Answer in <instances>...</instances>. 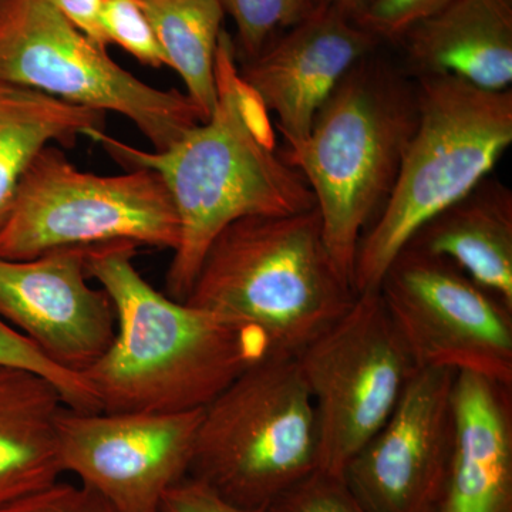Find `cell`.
Wrapping results in <instances>:
<instances>
[{"mask_svg": "<svg viewBox=\"0 0 512 512\" xmlns=\"http://www.w3.org/2000/svg\"><path fill=\"white\" fill-rule=\"evenodd\" d=\"M234 42L222 30L217 50L218 99L207 121L165 150L144 151L92 130L87 138L114 160L160 175L173 198L180 241L167 272L168 296L184 302L214 239L232 222L316 208L303 175L272 146L262 107L239 77Z\"/></svg>", "mask_w": 512, "mask_h": 512, "instance_id": "cell-1", "label": "cell"}, {"mask_svg": "<svg viewBox=\"0 0 512 512\" xmlns=\"http://www.w3.org/2000/svg\"><path fill=\"white\" fill-rule=\"evenodd\" d=\"M137 248L113 242L87 249V274L113 303L116 335L84 379L101 412L204 409L271 356L266 340L251 326L158 292L134 266Z\"/></svg>", "mask_w": 512, "mask_h": 512, "instance_id": "cell-2", "label": "cell"}, {"mask_svg": "<svg viewBox=\"0 0 512 512\" xmlns=\"http://www.w3.org/2000/svg\"><path fill=\"white\" fill-rule=\"evenodd\" d=\"M356 296L313 208L232 222L212 242L184 302L258 330L271 356L296 357Z\"/></svg>", "mask_w": 512, "mask_h": 512, "instance_id": "cell-3", "label": "cell"}, {"mask_svg": "<svg viewBox=\"0 0 512 512\" xmlns=\"http://www.w3.org/2000/svg\"><path fill=\"white\" fill-rule=\"evenodd\" d=\"M416 124V89L373 53L343 76L308 137L281 154L311 188L326 247L352 285L360 239L393 190Z\"/></svg>", "mask_w": 512, "mask_h": 512, "instance_id": "cell-4", "label": "cell"}, {"mask_svg": "<svg viewBox=\"0 0 512 512\" xmlns=\"http://www.w3.org/2000/svg\"><path fill=\"white\" fill-rule=\"evenodd\" d=\"M417 124L393 190L360 239L356 293L377 292L384 272L431 218L493 173L512 144V92L454 76H417Z\"/></svg>", "mask_w": 512, "mask_h": 512, "instance_id": "cell-5", "label": "cell"}, {"mask_svg": "<svg viewBox=\"0 0 512 512\" xmlns=\"http://www.w3.org/2000/svg\"><path fill=\"white\" fill-rule=\"evenodd\" d=\"M319 453L315 404L298 360L269 356L204 407L188 476L258 510L318 470Z\"/></svg>", "mask_w": 512, "mask_h": 512, "instance_id": "cell-6", "label": "cell"}, {"mask_svg": "<svg viewBox=\"0 0 512 512\" xmlns=\"http://www.w3.org/2000/svg\"><path fill=\"white\" fill-rule=\"evenodd\" d=\"M178 241L180 222L160 175L144 168L87 173L49 146L20 181L0 228V258L26 261L57 249L113 242L174 252Z\"/></svg>", "mask_w": 512, "mask_h": 512, "instance_id": "cell-7", "label": "cell"}, {"mask_svg": "<svg viewBox=\"0 0 512 512\" xmlns=\"http://www.w3.org/2000/svg\"><path fill=\"white\" fill-rule=\"evenodd\" d=\"M0 82L130 120L154 150L204 121L180 90L150 86L74 28L49 0L0 5Z\"/></svg>", "mask_w": 512, "mask_h": 512, "instance_id": "cell-8", "label": "cell"}, {"mask_svg": "<svg viewBox=\"0 0 512 512\" xmlns=\"http://www.w3.org/2000/svg\"><path fill=\"white\" fill-rule=\"evenodd\" d=\"M296 360L315 404L319 470L342 477L419 369L379 292L357 293L349 311Z\"/></svg>", "mask_w": 512, "mask_h": 512, "instance_id": "cell-9", "label": "cell"}, {"mask_svg": "<svg viewBox=\"0 0 512 512\" xmlns=\"http://www.w3.org/2000/svg\"><path fill=\"white\" fill-rule=\"evenodd\" d=\"M377 292L417 369L476 373L512 387V311L453 262L403 248Z\"/></svg>", "mask_w": 512, "mask_h": 512, "instance_id": "cell-10", "label": "cell"}, {"mask_svg": "<svg viewBox=\"0 0 512 512\" xmlns=\"http://www.w3.org/2000/svg\"><path fill=\"white\" fill-rule=\"evenodd\" d=\"M202 410L83 413L64 407L63 471L79 477L114 512H161L167 491L190 474Z\"/></svg>", "mask_w": 512, "mask_h": 512, "instance_id": "cell-11", "label": "cell"}, {"mask_svg": "<svg viewBox=\"0 0 512 512\" xmlns=\"http://www.w3.org/2000/svg\"><path fill=\"white\" fill-rule=\"evenodd\" d=\"M457 372L419 369L342 477L367 512H437L454 447Z\"/></svg>", "mask_w": 512, "mask_h": 512, "instance_id": "cell-12", "label": "cell"}, {"mask_svg": "<svg viewBox=\"0 0 512 512\" xmlns=\"http://www.w3.org/2000/svg\"><path fill=\"white\" fill-rule=\"evenodd\" d=\"M87 249H57L26 261L0 258V319L56 365L82 376L116 335L113 303L90 285Z\"/></svg>", "mask_w": 512, "mask_h": 512, "instance_id": "cell-13", "label": "cell"}, {"mask_svg": "<svg viewBox=\"0 0 512 512\" xmlns=\"http://www.w3.org/2000/svg\"><path fill=\"white\" fill-rule=\"evenodd\" d=\"M379 45L355 19L319 0L311 15L242 62L238 73L262 109L275 114L288 148L308 137L343 76Z\"/></svg>", "mask_w": 512, "mask_h": 512, "instance_id": "cell-14", "label": "cell"}, {"mask_svg": "<svg viewBox=\"0 0 512 512\" xmlns=\"http://www.w3.org/2000/svg\"><path fill=\"white\" fill-rule=\"evenodd\" d=\"M454 447L437 512H512V387L454 380Z\"/></svg>", "mask_w": 512, "mask_h": 512, "instance_id": "cell-15", "label": "cell"}, {"mask_svg": "<svg viewBox=\"0 0 512 512\" xmlns=\"http://www.w3.org/2000/svg\"><path fill=\"white\" fill-rule=\"evenodd\" d=\"M410 72L503 92L512 83L511 0H453L400 40Z\"/></svg>", "mask_w": 512, "mask_h": 512, "instance_id": "cell-16", "label": "cell"}, {"mask_svg": "<svg viewBox=\"0 0 512 512\" xmlns=\"http://www.w3.org/2000/svg\"><path fill=\"white\" fill-rule=\"evenodd\" d=\"M406 247L453 262L512 311V192L497 178L431 218Z\"/></svg>", "mask_w": 512, "mask_h": 512, "instance_id": "cell-17", "label": "cell"}, {"mask_svg": "<svg viewBox=\"0 0 512 512\" xmlns=\"http://www.w3.org/2000/svg\"><path fill=\"white\" fill-rule=\"evenodd\" d=\"M64 407L45 377L0 366V508L60 480Z\"/></svg>", "mask_w": 512, "mask_h": 512, "instance_id": "cell-18", "label": "cell"}, {"mask_svg": "<svg viewBox=\"0 0 512 512\" xmlns=\"http://www.w3.org/2000/svg\"><path fill=\"white\" fill-rule=\"evenodd\" d=\"M106 116L28 87L0 82V228L36 157L46 147H72L89 131L104 130Z\"/></svg>", "mask_w": 512, "mask_h": 512, "instance_id": "cell-19", "label": "cell"}, {"mask_svg": "<svg viewBox=\"0 0 512 512\" xmlns=\"http://www.w3.org/2000/svg\"><path fill=\"white\" fill-rule=\"evenodd\" d=\"M168 67L180 74L204 121L217 106L218 43L224 9L220 0H140Z\"/></svg>", "mask_w": 512, "mask_h": 512, "instance_id": "cell-20", "label": "cell"}, {"mask_svg": "<svg viewBox=\"0 0 512 512\" xmlns=\"http://www.w3.org/2000/svg\"><path fill=\"white\" fill-rule=\"evenodd\" d=\"M222 9L237 26L242 60L258 56L275 39L278 30L291 29L318 6L319 0H220Z\"/></svg>", "mask_w": 512, "mask_h": 512, "instance_id": "cell-21", "label": "cell"}, {"mask_svg": "<svg viewBox=\"0 0 512 512\" xmlns=\"http://www.w3.org/2000/svg\"><path fill=\"white\" fill-rule=\"evenodd\" d=\"M0 366L29 370L45 377L56 387L67 409L83 413L101 412L100 404L84 376L56 365L3 319H0Z\"/></svg>", "mask_w": 512, "mask_h": 512, "instance_id": "cell-22", "label": "cell"}, {"mask_svg": "<svg viewBox=\"0 0 512 512\" xmlns=\"http://www.w3.org/2000/svg\"><path fill=\"white\" fill-rule=\"evenodd\" d=\"M101 28L107 45L116 43L138 62L154 69L168 67L167 56L140 0H103Z\"/></svg>", "mask_w": 512, "mask_h": 512, "instance_id": "cell-23", "label": "cell"}, {"mask_svg": "<svg viewBox=\"0 0 512 512\" xmlns=\"http://www.w3.org/2000/svg\"><path fill=\"white\" fill-rule=\"evenodd\" d=\"M264 512H367L343 477L315 470L279 494Z\"/></svg>", "mask_w": 512, "mask_h": 512, "instance_id": "cell-24", "label": "cell"}, {"mask_svg": "<svg viewBox=\"0 0 512 512\" xmlns=\"http://www.w3.org/2000/svg\"><path fill=\"white\" fill-rule=\"evenodd\" d=\"M451 2L453 0H370L355 22L380 42L400 43L414 26Z\"/></svg>", "mask_w": 512, "mask_h": 512, "instance_id": "cell-25", "label": "cell"}, {"mask_svg": "<svg viewBox=\"0 0 512 512\" xmlns=\"http://www.w3.org/2000/svg\"><path fill=\"white\" fill-rule=\"evenodd\" d=\"M0 512H114L104 498L86 485L56 481L0 508Z\"/></svg>", "mask_w": 512, "mask_h": 512, "instance_id": "cell-26", "label": "cell"}, {"mask_svg": "<svg viewBox=\"0 0 512 512\" xmlns=\"http://www.w3.org/2000/svg\"><path fill=\"white\" fill-rule=\"evenodd\" d=\"M265 508L238 507L215 494L211 488L190 476L165 494L161 512H264Z\"/></svg>", "mask_w": 512, "mask_h": 512, "instance_id": "cell-27", "label": "cell"}, {"mask_svg": "<svg viewBox=\"0 0 512 512\" xmlns=\"http://www.w3.org/2000/svg\"><path fill=\"white\" fill-rule=\"evenodd\" d=\"M60 13L92 42L107 49V40L101 28L103 0H49Z\"/></svg>", "mask_w": 512, "mask_h": 512, "instance_id": "cell-28", "label": "cell"}, {"mask_svg": "<svg viewBox=\"0 0 512 512\" xmlns=\"http://www.w3.org/2000/svg\"><path fill=\"white\" fill-rule=\"evenodd\" d=\"M323 2L335 6V8L349 15L350 18L356 19L369 5L370 0H323Z\"/></svg>", "mask_w": 512, "mask_h": 512, "instance_id": "cell-29", "label": "cell"}, {"mask_svg": "<svg viewBox=\"0 0 512 512\" xmlns=\"http://www.w3.org/2000/svg\"><path fill=\"white\" fill-rule=\"evenodd\" d=\"M3 2H5V0H0V5H2Z\"/></svg>", "mask_w": 512, "mask_h": 512, "instance_id": "cell-30", "label": "cell"}]
</instances>
